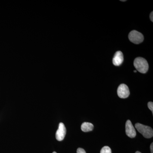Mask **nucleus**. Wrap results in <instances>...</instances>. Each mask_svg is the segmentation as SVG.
Returning <instances> with one entry per match:
<instances>
[{"instance_id": "nucleus-1", "label": "nucleus", "mask_w": 153, "mask_h": 153, "mask_svg": "<svg viewBox=\"0 0 153 153\" xmlns=\"http://www.w3.org/2000/svg\"><path fill=\"white\" fill-rule=\"evenodd\" d=\"M134 65L135 68L140 73L145 74L149 69V64L147 60L141 57H137L134 60Z\"/></svg>"}, {"instance_id": "nucleus-2", "label": "nucleus", "mask_w": 153, "mask_h": 153, "mask_svg": "<svg viewBox=\"0 0 153 153\" xmlns=\"http://www.w3.org/2000/svg\"><path fill=\"white\" fill-rule=\"evenodd\" d=\"M136 128L143 136L146 138H150L153 136V129L150 127L144 125L142 124L137 123L135 125Z\"/></svg>"}, {"instance_id": "nucleus-3", "label": "nucleus", "mask_w": 153, "mask_h": 153, "mask_svg": "<svg viewBox=\"0 0 153 153\" xmlns=\"http://www.w3.org/2000/svg\"><path fill=\"white\" fill-rule=\"evenodd\" d=\"M128 38L132 43L138 44H140L143 41L144 36L140 32L133 30L129 34Z\"/></svg>"}, {"instance_id": "nucleus-4", "label": "nucleus", "mask_w": 153, "mask_h": 153, "mask_svg": "<svg viewBox=\"0 0 153 153\" xmlns=\"http://www.w3.org/2000/svg\"><path fill=\"white\" fill-rule=\"evenodd\" d=\"M118 95L121 98H126L129 96L130 91L127 85L125 84H122L119 85L117 88Z\"/></svg>"}, {"instance_id": "nucleus-5", "label": "nucleus", "mask_w": 153, "mask_h": 153, "mask_svg": "<svg viewBox=\"0 0 153 153\" xmlns=\"http://www.w3.org/2000/svg\"><path fill=\"white\" fill-rule=\"evenodd\" d=\"M66 130L64 124L60 123L59 125V127L56 133V138L59 141H61L64 139L66 136Z\"/></svg>"}, {"instance_id": "nucleus-6", "label": "nucleus", "mask_w": 153, "mask_h": 153, "mask_svg": "<svg viewBox=\"0 0 153 153\" xmlns=\"http://www.w3.org/2000/svg\"><path fill=\"white\" fill-rule=\"evenodd\" d=\"M126 132L127 136L131 138L135 137L136 136V131L130 120H128L126 122Z\"/></svg>"}, {"instance_id": "nucleus-7", "label": "nucleus", "mask_w": 153, "mask_h": 153, "mask_svg": "<svg viewBox=\"0 0 153 153\" xmlns=\"http://www.w3.org/2000/svg\"><path fill=\"white\" fill-rule=\"evenodd\" d=\"M123 55L122 52L121 51H117L116 52L113 58V63L114 66H119L123 63Z\"/></svg>"}, {"instance_id": "nucleus-8", "label": "nucleus", "mask_w": 153, "mask_h": 153, "mask_svg": "<svg viewBox=\"0 0 153 153\" xmlns=\"http://www.w3.org/2000/svg\"><path fill=\"white\" fill-rule=\"evenodd\" d=\"M81 129L82 131L85 132L91 131L94 129V125L90 123L84 122L81 125Z\"/></svg>"}, {"instance_id": "nucleus-9", "label": "nucleus", "mask_w": 153, "mask_h": 153, "mask_svg": "<svg viewBox=\"0 0 153 153\" xmlns=\"http://www.w3.org/2000/svg\"><path fill=\"white\" fill-rule=\"evenodd\" d=\"M100 153H111V149L109 147L105 146L101 149Z\"/></svg>"}, {"instance_id": "nucleus-10", "label": "nucleus", "mask_w": 153, "mask_h": 153, "mask_svg": "<svg viewBox=\"0 0 153 153\" xmlns=\"http://www.w3.org/2000/svg\"><path fill=\"white\" fill-rule=\"evenodd\" d=\"M148 106L149 109L150 110L152 113H153V103L152 102H148Z\"/></svg>"}, {"instance_id": "nucleus-11", "label": "nucleus", "mask_w": 153, "mask_h": 153, "mask_svg": "<svg viewBox=\"0 0 153 153\" xmlns=\"http://www.w3.org/2000/svg\"><path fill=\"white\" fill-rule=\"evenodd\" d=\"M76 153H86L85 150L82 148H78L76 151Z\"/></svg>"}, {"instance_id": "nucleus-12", "label": "nucleus", "mask_w": 153, "mask_h": 153, "mask_svg": "<svg viewBox=\"0 0 153 153\" xmlns=\"http://www.w3.org/2000/svg\"><path fill=\"white\" fill-rule=\"evenodd\" d=\"M150 150L151 153H153V143L151 144L150 146Z\"/></svg>"}, {"instance_id": "nucleus-13", "label": "nucleus", "mask_w": 153, "mask_h": 153, "mask_svg": "<svg viewBox=\"0 0 153 153\" xmlns=\"http://www.w3.org/2000/svg\"><path fill=\"white\" fill-rule=\"evenodd\" d=\"M153 12H152L150 14V18L151 21H152V22H153Z\"/></svg>"}, {"instance_id": "nucleus-14", "label": "nucleus", "mask_w": 153, "mask_h": 153, "mask_svg": "<svg viewBox=\"0 0 153 153\" xmlns=\"http://www.w3.org/2000/svg\"><path fill=\"white\" fill-rule=\"evenodd\" d=\"M135 153H141L140 152H138V151H137V152H136Z\"/></svg>"}, {"instance_id": "nucleus-15", "label": "nucleus", "mask_w": 153, "mask_h": 153, "mask_svg": "<svg viewBox=\"0 0 153 153\" xmlns=\"http://www.w3.org/2000/svg\"><path fill=\"white\" fill-rule=\"evenodd\" d=\"M52 153H56V152H53Z\"/></svg>"}, {"instance_id": "nucleus-16", "label": "nucleus", "mask_w": 153, "mask_h": 153, "mask_svg": "<svg viewBox=\"0 0 153 153\" xmlns=\"http://www.w3.org/2000/svg\"><path fill=\"white\" fill-rule=\"evenodd\" d=\"M134 72H137V71H134Z\"/></svg>"}, {"instance_id": "nucleus-17", "label": "nucleus", "mask_w": 153, "mask_h": 153, "mask_svg": "<svg viewBox=\"0 0 153 153\" xmlns=\"http://www.w3.org/2000/svg\"></svg>"}]
</instances>
